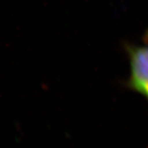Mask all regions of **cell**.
<instances>
[{
  "label": "cell",
  "mask_w": 148,
  "mask_h": 148,
  "mask_svg": "<svg viewBox=\"0 0 148 148\" xmlns=\"http://www.w3.org/2000/svg\"><path fill=\"white\" fill-rule=\"evenodd\" d=\"M127 52L130 61L127 86L148 101V46H130Z\"/></svg>",
  "instance_id": "obj_1"
},
{
  "label": "cell",
  "mask_w": 148,
  "mask_h": 148,
  "mask_svg": "<svg viewBox=\"0 0 148 148\" xmlns=\"http://www.w3.org/2000/svg\"><path fill=\"white\" fill-rule=\"evenodd\" d=\"M144 41H146L148 44V29L145 33V36H144Z\"/></svg>",
  "instance_id": "obj_2"
}]
</instances>
